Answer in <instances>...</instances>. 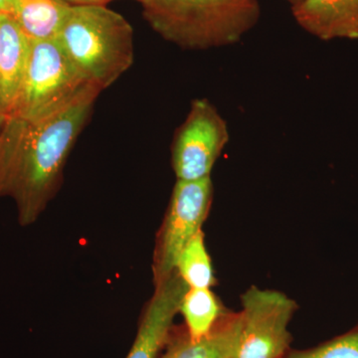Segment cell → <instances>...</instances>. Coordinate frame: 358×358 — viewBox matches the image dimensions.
Instances as JSON below:
<instances>
[{"label": "cell", "instance_id": "obj_5", "mask_svg": "<svg viewBox=\"0 0 358 358\" xmlns=\"http://www.w3.org/2000/svg\"><path fill=\"white\" fill-rule=\"evenodd\" d=\"M210 178L176 180L166 216L157 233L152 259L155 286L176 272L179 255L208 217L213 201Z\"/></svg>", "mask_w": 358, "mask_h": 358}, {"label": "cell", "instance_id": "obj_16", "mask_svg": "<svg viewBox=\"0 0 358 358\" xmlns=\"http://www.w3.org/2000/svg\"><path fill=\"white\" fill-rule=\"evenodd\" d=\"M71 6H107L110 2L115 1V0H64ZM138 1V0H136Z\"/></svg>", "mask_w": 358, "mask_h": 358}, {"label": "cell", "instance_id": "obj_9", "mask_svg": "<svg viewBox=\"0 0 358 358\" xmlns=\"http://www.w3.org/2000/svg\"><path fill=\"white\" fill-rule=\"evenodd\" d=\"M292 13L317 38L358 40V0H301L292 6Z\"/></svg>", "mask_w": 358, "mask_h": 358}, {"label": "cell", "instance_id": "obj_13", "mask_svg": "<svg viewBox=\"0 0 358 358\" xmlns=\"http://www.w3.org/2000/svg\"><path fill=\"white\" fill-rule=\"evenodd\" d=\"M225 312L211 289L188 288L179 308V313L185 319L186 333L192 341L208 336Z\"/></svg>", "mask_w": 358, "mask_h": 358}, {"label": "cell", "instance_id": "obj_6", "mask_svg": "<svg viewBox=\"0 0 358 358\" xmlns=\"http://www.w3.org/2000/svg\"><path fill=\"white\" fill-rule=\"evenodd\" d=\"M242 331L237 358H285L298 303L277 289L250 287L241 296Z\"/></svg>", "mask_w": 358, "mask_h": 358}, {"label": "cell", "instance_id": "obj_8", "mask_svg": "<svg viewBox=\"0 0 358 358\" xmlns=\"http://www.w3.org/2000/svg\"><path fill=\"white\" fill-rule=\"evenodd\" d=\"M155 287L127 358H159L173 334L174 319L188 286L176 271Z\"/></svg>", "mask_w": 358, "mask_h": 358}, {"label": "cell", "instance_id": "obj_11", "mask_svg": "<svg viewBox=\"0 0 358 358\" xmlns=\"http://www.w3.org/2000/svg\"><path fill=\"white\" fill-rule=\"evenodd\" d=\"M241 331V313L226 310L213 331L199 341H192L186 331L171 334L166 352L159 358H237Z\"/></svg>", "mask_w": 358, "mask_h": 358}, {"label": "cell", "instance_id": "obj_10", "mask_svg": "<svg viewBox=\"0 0 358 358\" xmlns=\"http://www.w3.org/2000/svg\"><path fill=\"white\" fill-rule=\"evenodd\" d=\"M30 39L11 16L0 14V110L11 115L24 80Z\"/></svg>", "mask_w": 358, "mask_h": 358}, {"label": "cell", "instance_id": "obj_17", "mask_svg": "<svg viewBox=\"0 0 358 358\" xmlns=\"http://www.w3.org/2000/svg\"><path fill=\"white\" fill-rule=\"evenodd\" d=\"M9 117H10V115L6 114V113H3L0 110V157H1L2 143H3L4 134H6V129L7 124H8Z\"/></svg>", "mask_w": 358, "mask_h": 358}, {"label": "cell", "instance_id": "obj_18", "mask_svg": "<svg viewBox=\"0 0 358 358\" xmlns=\"http://www.w3.org/2000/svg\"><path fill=\"white\" fill-rule=\"evenodd\" d=\"M13 0H0V14L10 15Z\"/></svg>", "mask_w": 358, "mask_h": 358}, {"label": "cell", "instance_id": "obj_12", "mask_svg": "<svg viewBox=\"0 0 358 358\" xmlns=\"http://www.w3.org/2000/svg\"><path fill=\"white\" fill-rule=\"evenodd\" d=\"M70 7L64 0H13L9 16L30 40L54 39Z\"/></svg>", "mask_w": 358, "mask_h": 358}, {"label": "cell", "instance_id": "obj_19", "mask_svg": "<svg viewBox=\"0 0 358 358\" xmlns=\"http://www.w3.org/2000/svg\"><path fill=\"white\" fill-rule=\"evenodd\" d=\"M287 1H288L292 6H296V4H298L299 2H301V0H287Z\"/></svg>", "mask_w": 358, "mask_h": 358}, {"label": "cell", "instance_id": "obj_1", "mask_svg": "<svg viewBox=\"0 0 358 358\" xmlns=\"http://www.w3.org/2000/svg\"><path fill=\"white\" fill-rule=\"evenodd\" d=\"M100 93L87 87L63 109L41 119L10 115L0 157V196L15 202L21 226L34 223L57 192L68 157Z\"/></svg>", "mask_w": 358, "mask_h": 358}, {"label": "cell", "instance_id": "obj_7", "mask_svg": "<svg viewBox=\"0 0 358 358\" xmlns=\"http://www.w3.org/2000/svg\"><path fill=\"white\" fill-rule=\"evenodd\" d=\"M229 138L227 122L215 105L206 98L192 100L185 122L173 134L171 164L176 180L210 178Z\"/></svg>", "mask_w": 358, "mask_h": 358}, {"label": "cell", "instance_id": "obj_14", "mask_svg": "<svg viewBox=\"0 0 358 358\" xmlns=\"http://www.w3.org/2000/svg\"><path fill=\"white\" fill-rule=\"evenodd\" d=\"M176 271L188 288L211 289L216 284L211 258L207 251L202 230L181 252Z\"/></svg>", "mask_w": 358, "mask_h": 358}, {"label": "cell", "instance_id": "obj_15", "mask_svg": "<svg viewBox=\"0 0 358 358\" xmlns=\"http://www.w3.org/2000/svg\"><path fill=\"white\" fill-rule=\"evenodd\" d=\"M285 358H358V324L346 333L315 348L289 350Z\"/></svg>", "mask_w": 358, "mask_h": 358}, {"label": "cell", "instance_id": "obj_2", "mask_svg": "<svg viewBox=\"0 0 358 358\" xmlns=\"http://www.w3.org/2000/svg\"><path fill=\"white\" fill-rule=\"evenodd\" d=\"M148 25L185 50L230 46L255 27L258 0H138Z\"/></svg>", "mask_w": 358, "mask_h": 358}, {"label": "cell", "instance_id": "obj_3", "mask_svg": "<svg viewBox=\"0 0 358 358\" xmlns=\"http://www.w3.org/2000/svg\"><path fill=\"white\" fill-rule=\"evenodd\" d=\"M56 38L80 74L101 92L134 64L133 27L107 6H71Z\"/></svg>", "mask_w": 358, "mask_h": 358}, {"label": "cell", "instance_id": "obj_4", "mask_svg": "<svg viewBox=\"0 0 358 358\" xmlns=\"http://www.w3.org/2000/svg\"><path fill=\"white\" fill-rule=\"evenodd\" d=\"M89 86L57 38L30 40L24 80L11 115L24 120L48 117Z\"/></svg>", "mask_w": 358, "mask_h": 358}]
</instances>
